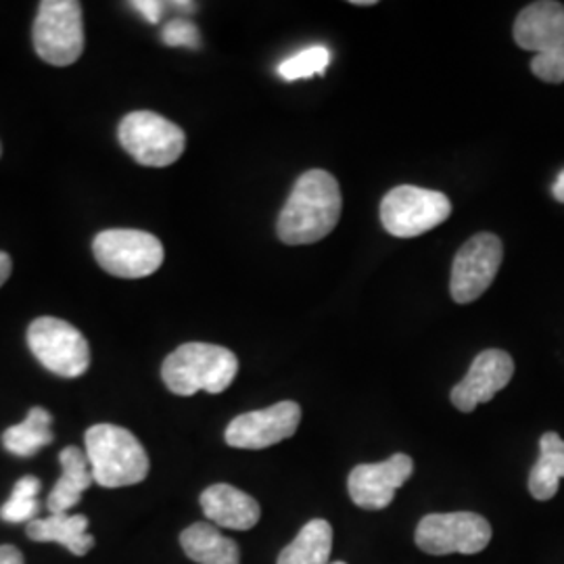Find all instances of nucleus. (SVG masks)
Here are the masks:
<instances>
[{"label": "nucleus", "instance_id": "10", "mask_svg": "<svg viewBox=\"0 0 564 564\" xmlns=\"http://www.w3.org/2000/svg\"><path fill=\"white\" fill-rule=\"evenodd\" d=\"M505 260V245L491 235L479 232L464 242L454 258L449 293L456 303L479 300L491 286Z\"/></svg>", "mask_w": 564, "mask_h": 564}, {"label": "nucleus", "instance_id": "11", "mask_svg": "<svg viewBox=\"0 0 564 564\" xmlns=\"http://www.w3.org/2000/svg\"><path fill=\"white\" fill-rule=\"evenodd\" d=\"M302 423V408L295 402H279L265 410L237 416L226 426L224 440L239 449H265L293 437Z\"/></svg>", "mask_w": 564, "mask_h": 564}, {"label": "nucleus", "instance_id": "9", "mask_svg": "<svg viewBox=\"0 0 564 564\" xmlns=\"http://www.w3.org/2000/svg\"><path fill=\"white\" fill-rule=\"evenodd\" d=\"M491 542V524L475 512L426 514L416 527V545L433 556L479 554Z\"/></svg>", "mask_w": 564, "mask_h": 564}, {"label": "nucleus", "instance_id": "13", "mask_svg": "<svg viewBox=\"0 0 564 564\" xmlns=\"http://www.w3.org/2000/svg\"><path fill=\"white\" fill-rule=\"evenodd\" d=\"M514 375V362L502 349H485L460 383L452 389V403L464 412H473L479 403L491 402L510 383Z\"/></svg>", "mask_w": 564, "mask_h": 564}, {"label": "nucleus", "instance_id": "28", "mask_svg": "<svg viewBox=\"0 0 564 564\" xmlns=\"http://www.w3.org/2000/svg\"><path fill=\"white\" fill-rule=\"evenodd\" d=\"M11 270H13L11 258L4 251H0V286L11 276Z\"/></svg>", "mask_w": 564, "mask_h": 564}, {"label": "nucleus", "instance_id": "12", "mask_svg": "<svg viewBox=\"0 0 564 564\" xmlns=\"http://www.w3.org/2000/svg\"><path fill=\"white\" fill-rule=\"evenodd\" d=\"M412 473L414 463L408 454H393L384 463L358 464L347 479L349 498L364 510H383Z\"/></svg>", "mask_w": 564, "mask_h": 564}, {"label": "nucleus", "instance_id": "4", "mask_svg": "<svg viewBox=\"0 0 564 564\" xmlns=\"http://www.w3.org/2000/svg\"><path fill=\"white\" fill-rule=\"evenodd\" d=\"M123 151L147 167H165L181 160L186 134L181 126L153 111H132L118 130Z\"/></svg>", "mask_w": 564, "mask_h": 564}, {"label": "nucleus", "instance_id": "25", "mask_svg": "<svg viewBox=\"0 0 564 564\" xmlns=\"http://www.w3.org/2000/svg\"><path fill=\"white\" fill-rule=\"evenodd\" d=\"M162 39L167 46H186V48H199L202 36L195 23L186 20H174L165 23Z\"/></svg>", "mask_w": 564, "mask_h": 564}, {"label": "nucleus", "instance_id": "31", "mask_svg": "<svg viewBox=\"0 0 564 564\" xmlns=\"http://www.w3.org/2000/svg\"><path fill=\"white\" fill-rule=\"evenodd\" d=\"M330 564H347V563H341V561H337V563H330Z\"/></svg>", "mask_w": 564, "mask_h": 564}, {"label": "nucleus", "instance_id": "32", "mask_svg": "<svg viewBox=\"0 0 564 564\" xmlns=\"http://www.w3.org/2000/svg\"><path fill=\"white\" fill-rule=\"evenodd\" d=\"M0 155H2V147H0Z\"/></svg>", "mask_w": 564, "mask_h": 564}, {"label": "nucleus", "instance_id": "17", "mask_svg": "<svg viewBox=\"0 0 564 564\" xmlns=\"http://www.w3.org/2000/svg\"><path fill=\"white\" fill-rule=\"evenodd\" d=\"M86 529L88 519L82 514H51L48 519H36L28 523L25 533L32 542H57L72 554L84 556L95 545V538Z\"/></svg>", "mask_w": 564, "mask_h": 564}, {"label": "nucleus", "instance_id": "8", "mask_svg": "<svg viewBox=\"0 0 564 564\" xmlns=\"http://www.w3.org/2000/svg\"><path fill=\"white\" fill-rule=\"evenodd\" d=\"M28 345L46 370L63 379H78L90 366L88 341L76 326L59 318H36L28 328Z\"/></svg>", "mask_w": 564, "mask_h": 564}, {"label": "nucleus", "instance_id": "7", "mask_svg": "<svg viewBox=\"0 0 564 564\" xmlns=\"http://www.w3.org/2000/svg\"><path fill=\"white\" fill-rule=\"evenodd\" d=\"M452 216V203L444 193L403 184L384 195L381 223L398 239L421 237Z\"/></svg>", "mask_w": 564, "mask_h": 564}, {"label": "nucleus", "instance_id": "21", "mask_svg": "<svg viewBox=\"0 0 564 564\" xmlns=\"http://www.w3.org/2000/svg\"><path fill=\"white\" fill-rule=\"evenodd\" d=\"M51 423H53V416L44 408H32L23 423L9 426L2 433L4 449L20 458L34 456L44 445L53 442Z\"/></svg>", "mask_w": 564, "mask_h": 564}, {"label": "nucleus", "instance_id": "27", "mask_svg": "<svg viewBox=\"0 0 564 564\" xmlns=\"http://www.w3.org/2000/svg\"><path fill=\"white\" fill-rule=\"evenodd\" d=\"M0 564H25L23 554L15 545H0Z\"/></svg>", "mask_w": 564, "mask_h": 564}, {"label": "nucleus", "instance_id": "23", "mask_svg": "<svg viewBox=\"0 0 564 564\" xmlns=\"http://www.w3.org/2000/svg\"><path fill=\"white\" fill-rule=\"evenodd\" d=\"M330 63V53L326 46H310L291 59L282 61L279 65V76L282 80L295 82L324 74Z\"/></svg>", "mask_w": 564, "mask_h": 564}, {"label": "nucleus", "instance_id": "16", "mask_svg": "<svg viewBox=\"0 0 564 564\" xmlns=\"http://www.w3.org/2000/svg\"><path fill=\"white\" fill-rule=\"evenodd\" d=\"M59 463L63 475L53 487V491L48 494V502H46L53 514H65L74 506L80 505L82 494L95 484L88 456L82 452L80 447H74V445L65 447L59 454Z\"/></svg>", "mask_w": 564, "mask_h": 564}, {"label": "nucleus", "instance_id": "22", "mask_svg": "<svg viewBox=\"0 0 564 564\" xmlns=\"http://www.w3.org/2000/svg\"><path fill=\"white\" fill-rule=\"evenodd\" d=\"M41 494V481L36 477H23L20 479L11 498L0 508V519L7 523H25L39 514V502L36 496Z\"/></svg>", "mask_w": 564, "mask_h": 564}, {"label": "nucleus", "instance_id": "24", "mask_svg": "<svg viewBox=\"0 0 564 564\" xmlns=\"http://www.w3.org/2000/svg\"><path fill=\"white\" fill-rule=\"evenodd\" d=\"M531 72L540 80L550 82V84L564 82V46L535 55V59L531 61Z\"/></svg>", "mask_w": 564, "mask_h": 564}, {"label": "nucleus", "instance_id": "20", "mask_svg": "<svg viewBox=\"0 0 564 564\" xmlns=\"http://www.w3.org/2000/svg\"><path fill=\"white\" fill-rule=\"evenodd\" d=\"M333 527L324 519L303 524L297 538L286 545L276 564H330Z\"/></svg>", "mask_w": 564, "mask_h": 564}, {"label": "nucleus", "instance_id": "3", "mask_svg": "<svg viewBox=\"0 0 564 564\" xmlns=\"http://www.w3.org/2000/svg\"><path fill=\"white\" fill-rule=\"evenodd\" d=\"M86 456L93 479L109 489L141 484L151 468L141 442L118 424L90 426L86 431Z\"/></svg>", "mask_w": 564, "mask_h": 564}, {"label": "nucleus", "instance_id": "6", "mask_svg": "<svg viewBox=\"0 0 564 564\" xmlns=\"http://www.w3.org/2000/svg\"><path fill=\"white\" fill-rule=\"evenodd\" d=\"M34 48L44 63L67 67L84 53L82 4L76 0H42L34 21Z\"/></svg>", "mask_w": 564, "mask_h": 564}, {"label": "nucleus", "instance_id": "26", "mask_svg": "<svg viewBox=\"0 0 564 564\" xmlns=\"http://www.w3.org/2000/svg\"><path fill=\"white\" fill-rule=\"evenodd\" d=\"M132 7H134L149 23H160V20H162L163 2H158V0H134Z\"/></svg>", "mask_w": 564, "mask_h": 564}, {"label": "nucleus", "instance_id": "14", "mask_svg": "<svg viewBox=\"0 0 564 564\" xmlns=\"http://www.w3.org/2000/svg\"><path fill=\"white\" fill-rule=\"evenodd\" d=\"M514 42L538 55L564 46V4L542 0L524 7L514 21Z\"/></svg>", "mask_w": 564, "mask_h": 564}, {"label": "nucleus", "instance_id": "30", "mask_svg": "<svg viewBox=\"0 0 564 564\" xmlns=\"http://www.w3.org/2000/svg\"><path fill=\"white\" fill-rule=\"evenodd\" d=\"M354 4H358V7H370V4H375L372 0H354Z\"/></svg>", "mask_w": 564, "mask_h": 564}, {"label": "nucleus", "instance_id": "1", "mask_svg": "<svg viewBox=\"0 0 564 564\" xmlns=\"http://www.w3.org/2000/svg\"><path fill=\"white\" fill-rule=\"evenodd\" d=\"M341 188L324 170L302 174L284 203L276 232L286 245H312L328 237L341 218Z\"/></svg>", "mask_w": 564, "mask_h": 564}, {"label": "nucleus", "instance_id": "15", "mask_svg": "<svg viewBox=\"0 0 564 564\" xmlns=\"http://www.w3.org/2000/svg\"><path fill=\"white\" fill-rule=\"evenodd\" d=\"M202 508L212 523L232 531H249L262 517V508L249 494L226 484L207 487L202 494Z\"/></svg>", "mask_w": 564, "mask_h": 564}, {"label": "nucleus", "instance_id": "5", "mask_svg": "<svg viewBox=\"0 0 564 564\" xmlns=\"http://www.w3.org/2000/svg\"><path fill=\"white\" fill-rule=\"evenodd\" d=\"M95 258L105 272L118 279H144L163 263V245L155 235L132 228L102 230L93 242Z\"/></svg>", "mask_w": 564, "mask_h": 564}, {"label": "nucleus", "instance_id": "2", "mask_svg": "<svg viewBox=\"0 0 564 564\" xmlns=\"http://www.w3.org/2000/svg\"><path fill=\"white\" fill-rule=\"evenodd\" d=\"M237 356L223 345L212 343H184L162 366L163 383L182 398H191L199 391L223 393L237 379Z\"/></svg>", "mask_w": 564, "mask_h": 564}, {"label": "nucleus", "instance_id": "18", "mask_svg": "<svg viewBox=\"0 0 564 564\" xmlns=\"http://www.w3.org/2000/svg\"><path fill=\"white\" fill-rule=\"evenodd\" d=\"M184 554L199 564H241L237 542L226 538L216 524L195 523L181 535Z\"/></svg>", "mask_w": 564, "mask_h": 564}, {"label": "nucleus", "instance_id": "29", "mask_svg": "<svg viewBox=\"0 0 564 564\" xmlns=\"http://www.w3.org/2000/svg\"><path fill=\"white\" fill-rule=\"evenodd\" d=\"M552 195H554L556 202L564 203V170L558 174V178H556L554 186H552Z\"/></svg>", "mask_w": 564, "mask_h": 564}, {"label": "nucleus", "instance_id": "19", "mask_svg": "<svg viewBox=\"0 0 564 564\" xmlns=\"http://www.w3.org/2000/svg\"><path fill=\"white\" fill-rule=\"evenodd\" d=\"M564 477V440L550 431L540 440V460L529 473V491L535 500L547 502L558 494Z\"/></svg>", "mask_w": 564, "mask_h": 564}]
</instances>
